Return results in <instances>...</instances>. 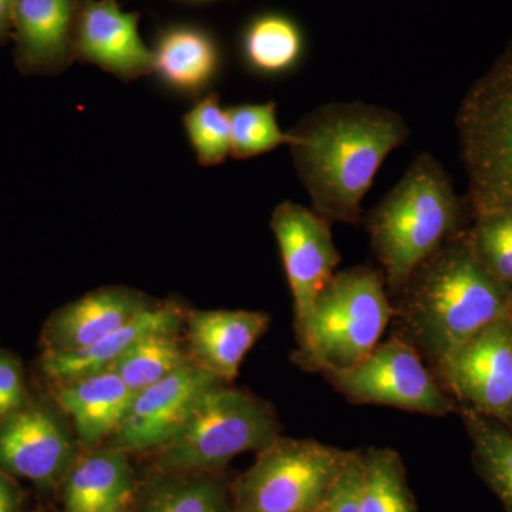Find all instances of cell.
<instances>
[{
  "mask_svg": "<svg viewBox=\"0 0 512 512\" xmlns=\"http://www.w3.org/2000/svg\"><path fill=\"white\" fill-rule=\"evenodd\" d=\"M293 164L312 210L329 222L362 224V201L380 165L410 137L396 111L362 101L323 104L289 130Z\"/></svg>",
  "mask_w": 512,
  "mask_h": 512,
  "instance_id": "1",
  "label": "cell"
},
{
  "mask_svg": "<svg viewBox=\"0 0 512 512\" xmlns=\"http://www.w3.org/2000/svg\"><path fill=\"white\" fill-rule=\"evenodd\" d=\"M390 298L392 336L412 345L431 369L495 320L512 315V293L478 262L467 231L421 262Z\"/></svg>",
  "mask_w": 512,
  "mask_h": 512,
  "instance_id": "2",
  "label": "cell"
},
{
  "mask_svg": "<svg viewBox=\"0 0 512 512\" xmlns=\"http://www.w3.org/2000/svg\"><path fill=\"white\" fill-rule=\"evenodd\" d=\"M471 221L467 198L454 190L440 161L429 153L414 158L399 183L362 220L389 295L421 262L466 232Z\"/></svg>",
  "mask_w": 512,
  "mask_h": 512,
  "instance_id": "3",
  "label": "cell"
},
{
  "mask_svg": "<svg viewBox=\"0 0 512 512\" xmlns=\"http://www.w3.org/2000/svg\"><path fill=\"white\" fill-rule=\"evenodd\" d=\"M392 319L382 269L355 266L336 272L308 313L295 320L293 363L318 375L349 369L373 352Z\"/></svg>",
  "mask_w": 512,
  "mask_h": 512,
  "instance_id": "4",
  "label": "cell"
},
{
  "mask_svg": "<svg viewBox=\"0 0 512 512\" xmlns=\"http://www.w3.org/2000/svg\"><path fill=\"white\" fill-rule=\"evenodd\" d=\"M456 128L473 218L512 207V45L470 87Z\"/></svg>",
  "mask_w": 512,
  "mask_h": 512,
  "instance_id": "5",
  "label": "cell"
},
{
  "mask_svg": "<svg viewBox=\"0 0 512 512\" xmlns=\"http://www.w3.org/2000/svg\"><path fill=\"white\" fill-rule=\"evenodd\" d=\"M281 437L278 417L247 390L214 387L192 407L173 439L161 447L158 464L170 473H207L247 451H259Z\"/></svg>",
  "mask_w": 512,
  "mask_h": 512,
  "instance_id": "6",
  "label": "cell"
},
{
  "mask_svg": "<svg viewBox=\"0 0 512 512\" xmlns=\"http://www.w3.org/2000/svg\"><path fill=\"white\" fill-rule=\"evenodd\" d=\"M355 451L278 437L232 487L234 512H316Z\"/></svg>",
  "mask_w": 512,
  "mask_h": 512,
  "instance_id": "7",
  "label": "cell"
},
{
  "mask_svg": "<svg viewBox=\"0 0 512 512\" xmlns=\"http://www.w3.org/2000/svg\"><path fill=\"white\" fill-rule=\"evenodd\" d=\"M320 376L352 404L394 407L431 417L460 412L426 360L396 336L380 342L357 365Z\"/></svg>",
  "mask_w": 512,
  "mask_h": 512,
  "instance_id": "8",
  "label": "cell"
},
{
  "mask_svg": "<svg viewBox=\"0 0 512 512\" xmlns=\"http://www.w3.org/2000/svg\"><path fill=\"white\" fill-rule=\"evenodd\" d=\"M431 370L460 409L512 430V315L495 320Z\"/></svg>",
  "mask_w": 512,
  "mask_h": 512,
  "instance_id": "9",
  "label": "cell"
},
{
  "mask_svg": "<svg viewBox=\"0 0 512 512\" xmlns=\"http://www.w3.org/2000/svg\"><path fill=\"white\" fill-rule=\"evenodd\" d=\"M224 383L228 382L188 363L134 394L126 417L111 436L110 447L123 453L160 450L173 439L198 400Z\"/></svg>",
  "mask_w": 512,
  "mask_h": 512,
  "instance_id": "10",
  "label": "cell"
},
{
  "mask_svg": "<svg viewBox=\"0 0 512 512\" xmlns=\"http://www.w3.org/2000/svg\"><path fill=\"white\" fill-rule=\"evenodd\" d=\"M330 227L332 222L295 202H282L272 212L271 228L291 288L295 320L308 313L342 259Z\"/></svg>",
  "mask_w": 512,
  "mask_h": 512,
  "instance_id": "11",
  "label": "cell"
},
{
  "mask_svg": "<svg viewBox=\"0 0 512 512\" xmlns=\"http://www.w3.org/2000/svg\"><path fill=\"white\" fill-rule=\"evenodd\" d=\"M138 13L119 0H79L74 28V60L90 63L131 82L153 74V50L138 32Z\"/></svg>",
  "mask_w": 512,
  "mask_h": 512,
  "instance_id": "12",
  "label": "cell"
},
{
  "mask_svg": "<svg viewBox=\"0 0 512 512\" xmlns=\"http://www.w3.org/2000/svg\"><path fill=\"white\" fill-rule=\"evenodd\" d=\"M73 456L69 431L46 410H18L0 424V467L13 476L53 483L66 473Z\"/></svg>",
  "mask_w": 512,
  "mask_h": 512,
  "instance_id": "13",
  "label": "cell"
},
{
  "mask_svg": "<svg viewBox=\"0 0 512 512\" xmlns=\"http://www.w3.org/2000/svg\"><path fill=\"white\" fill-rule=\"evenodd\" d=\"M79 0H13L12 37L20 72L52 76L74 60Z\"/></svg>",
  "mask_w": 512,
  "mask_h": 512,
  "instance_id": "14",
  "label": "cell"
},
{
  "mask_svg": "<svg viewBox=\"0 0 512 512\" xmlns=\"http://www.w3.org/2000/svg\"><path fill=\"white\" fill-rule=\"evenodd\" d=\"M146 296L127 288L87 293L52 316L45 329L46 353L89 348L150 308Z\"/></svg>",
  "mask_w": 512,
  "mask_h": 512,
  "instance_id": "15",
  "label": "cell"
},
{
  "mask_svg": "<svg viewBox=\"0 0 512 512\" xmlns=\"http://www.w3.org/2000/svg\"><path fill=\"white\" fill-rule=\"evenodd\" d=\"M269 323L271 316L261 311L192 312L187 326L191 360L229 383Z\"/></svg>",
  "mask_w": 512,
  "mask_h": 512,
  "instance_id": "16",
  "label": "cell"
},
{
  "mask_svg": "<svg viewBox=\"0 0 512 512\" xmlns=\"http://www.w3.org/2000/svg\"><path fill=\"white\" fill-rule=\"evenodd\" d=\"M178 306L160 305L147 308L133 320L104 336L89 348L67 353H45L43 372L50 379L64 383L101 370L110 369L124 353L140 340L158 333H175L180 326Z\"/></svg>",
  "mask_w": 512,
  "mask_h": 512,
  "instance_id": "17",
  "label": "cell"
},
{
  "mask_svg": "<svg viewBox=\"0 0 512 512\" xmlns=\"http://www.w3.org/2000/svg\"><path fill=\"white\" fill-rule=\"evenodd\" d=\"M133 397L127 384L110 369L64 382L56 392L60 409L72 419L80 440L89 446L116 433Z\"/></svg>",
  "mask_w": 512,
  "mask_h": 512,
  "instance_id": "18",
  "label": "cell"
},
{
  "mask_svg": "<svg viewBox=\"0 0 512 512\" xmlns=\"http://www.w3.org/2000/svg\"><path fill=\"white\" fill-rule=\"evenodd\" d=\"M133 493L126 453L109 447L74 466L64 488L67 512H123Z\"/></svg>",
  "mask_w": 512,
  "mask_h": 512,
  "instance_id": "19",
  "label": "cell"
},
{
  "mask_svg": "<svg viewBox=\"0 0 512 512\" xmlns=\"http://www.w3.org/2000/svg\"><path fill=\"white\" fill-rule=\"evenodd\" d=\"M153 73L177 92L198 94L214 79L220 53L207 33L192 28L167 30L153 50Z\"/></svg>",
  "mask_w": 512,
  "mask_h": 512,
  "instance_id": "20",
  "label": "cell"
},
{
  "mask_svg": "<svg viewBox=\"0 0 512 512\" xmlns=\"http://www.w3.org/2000/svg\"><path fill=\"white\" fill-rule=\"evenodd\" d=\"M478 476L497 495L504 512H512V430L500 421L460 409Z\"/></svg>",
  "mask_w": 512,
  "mask_h": 512,
  "instance_id": "21",
  "label": "cell"
},
{
  "mask_svg": "<svg viewBox=\"0 0 512 512\" xmlns=\"http://www.w3.org/2000/svg\"><path fill=\"white\" fill-rule=\"evenodd\" d=\"M360 460V511L416 512L406 467L397 451L387 447H369L360 450Z\"/></svg>",
  "mask_w": 512,
  "mask_h": 512,
  "instance_id": "22",
  "label": "cell"
},
{
  "mask_svg": "<svg viewBox=\"0 0 512 512\" xmlns=\"http://www.w3.org/2000/svg\"><path fill=\"white\" fill-rule=\"evenodd\" d=\"M192 362L175 333H158L140 340L110 367L134 394L160 382Z\"/></svg>",
  "mask_w": 512,
  "mask_h": 512,
  "instance_id": "23",
  "label": "cell"
},
{
  "mask_svg": "<svg viewBox=\"0 0 512 512\" xmlns=\"http://www.w3.org/2000/svg\"><path fill=\"white\" fill-rule=\"evenodd\" d=\"M231 126V157L247 160L269 153L279 146L293 144L289 131L281 130L276 120L275 101L266 104H241L227 109Z\"/></svg>",
  "mask_w": 512,
  "mask_h": 512,
  "instance_id": "24",
  "label": "cell"
},
{
  "mask_svg": "<svg viewBox=\"0 0 512 512\" xmlns=\"http://www.w3.org/2000/svg\"><path fill=\"white\" fill-rule=\"evenodd\" d=\"M244 49L254 69L268 74L282 73L291 69L301 56L302 39L291 20L265 16L252 23Z\"/></svg>",
  "mask_w": 512,
  "mask_h": 512,
  "instance_id": "25",
  "label": "cell"
},
{
  "mask_svg": "<svg viewBox=\"0 0 512 512\" xmlns=\"http://www.w3.org/2000/svg\"><path fill=\"white\" fill-rule=\"evenodd\" d=\"M467 238L485 271L512 293V207L473 218Z\"/></svg>",
  "mask_w": 512,
  "mask_h": 512,
  "instance_id": "26",
  "label": "cell"
},
{
  "mask_svg": "<svg viewBox=\"0 0 512 512\" xmlns=\"http://www.w3.org/2000/svg\"><path fill=\"white\" fill-rule=\"evenodd\" d=\"M185 131L198 163L214 167L231 156V126L227 109H222L218 94L202 97L184 117Z\"/></svg>",
  "mask_w": 512,
  "mask_h": 512,
  "instance_id": "27",
  "label": "cell"
},
{
  "mask_svg": "<svg viewBox=\"0 0 512 512\" xmlns=\"http://www.w3.org/2000/svg\"><path fill=\"white\" fill-rule=\"evenodd\" d=\"M143 512H231V507L224 487L201 473L158 487Z\"/></svg>",
  "mask_w": 512,
  "mask_h": 512,
  "instance_id": "28",
  "label": "cell"
},
{
  "mask_svg": "<svg viewBox=\"0 0 512 512\" xmlns=\"http://www.w3.org/2000/svg\"><path fill=\"white\" fill-rule=\"evenodd\" d=\"M360 480H362V460L360 450L350 458L332 493L316 512H362L360 511Z\"/></svg>",
  "mask_w": 512,
  "mask_h": 512,
  "instance_id": "29",
  "label": "cell"
},
{
  "mask_svg": "<svg viewBox=\"0 0 512 512\" xmlns=\"http://www.w3.org/2000/svg\"><path fill=\"white\" fill-rule=\"evenodd\" d=\"M23 380L18 363L8 356H0V417L20 410L23 403Z\"/></svg>",
  "mask_w": 512,
  "mask_h": 512,
  "instance_id": "30",
  "label": "cell"
},
{
  "mask_svg": "<svg viewBox=\"0 0 512 512\" xmlns=\"http://www.w3.org/2000/svg\"><path fill=\"white\" fill-rule=\"evenodd\" d=\"M19 507V494L15 485L0 473V512H16Z\"/></svg>",
  "mask_w": 512,
  "mask_h": 512,
  "instance_id": "31",
  "label": "cell"
},
{
  "mask_svg": "<svg viewBox=\"0 0 512 512\" xmlns=\"http://www.w3.org/2000/svg\"><path fill=\"white\" fill-rule=\"evenodd\" d=\"M13 0H0V43L12 37Z\"/></svg>",
  "mask_w": 512,
  "mask_h": 512,
  "instance_id": "32",
  "label": "cell"
}]
</instances>
